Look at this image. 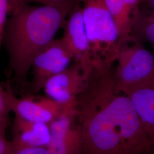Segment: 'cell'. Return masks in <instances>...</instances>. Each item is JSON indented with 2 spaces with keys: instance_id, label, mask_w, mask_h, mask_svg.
<instances>
[{
  "instance_id": "4",
  "label": "cell",
  "mask_w": 154,
  "mask_h": 154,
  "mask_svg": "<svg viewBox=\"0 0 154 154\" xmlns=\"http://www.w3.org/2000/svg\"><path fill=\"white\" fill-rule=\"evenodd\" d=\"M116 63V85L123 93L154 77V54L133 35L119 39Z\"/></svg>"
},
{
  "instance_id": "20",
  "label": "cell",
  "mask_w": 154,
  "mask_h": 154,
  "mask_svg": "<svg viewBox=\"0 0 154 154\" xmlns=\"http://www.w3.org/2000/svg\"><path fill=\"white\" fill-rule=\"evenodd\" d=\"M144 1V0H139V1L140 2V1Z\"/></svg>"
},
{
  "instance_id": "6",
  "label": "cell",
  "mask_w": 154,
  "mask_h": 154,
  "mask_svg": "<svg viewBox=\"0 0 154 154\" xmlns=\"http://www.w3.org/2000/svg\"><path fill=\"white\" fill-rule=\"evenodd\" d=\"M92 66L74 62L46 81L43 88L46 96L62 105L76 100L87 85Z\"/></svg>"
},
{
  "instance_id": "16",
  "label": "cell",
  "mask_w": 154,
  "mask_h": 154,
  "mask_svg": "<svg viewBox=\"0 0 154 154\" xmlns=\"http://www.w3.org/2000/svg\"><path fill=\"white\" fill-rule=\"evenodd\" d=\"M75 0H11V10L17 5L22 4H30L31 2H37L42 5H58L72 2Z\"/></svg>"
},
{
  "instance_id": "1",
  "label": "cell",
  "mask_w": 154,
  "mask_h": 154,
  "mask_svg": "<svg viewBox=\"0 0 154 154\" xmlns=\"http://www.w3.org/2000/svg\"><path fill=\"white\" fill-rule=\"evenodd\" d=\"M113 66L93 65L77 97L79 154H149L152 142L131 100L117 88Z\"/></svg>"
},
{
  "instance_id": "5",
  "label": "cell",
  "mask_w": 154,
  "mask_h": 154,
  "mask_svg": "<svg viewBox=\"0 0 154 154\" xmlns=\"http://www.w3.org/2000/svg\"><path fill=\"white\" fill-rule=\"evenodd\" d=\"M72 61V55L62 40L54 39L33 59L30 68L32 79L24 95H36L49 79L65 70Z\"/></svg>"
},
{
  "instance_id": "10",
  "label": "cell",
  "mask_w": 154,
  "mask_h": 154,
  "mask_svg": "<svg viewBox=\"0 0 154 154\" xmlns=\"http://www.w3.org/2000/svg\"><path fill=\"white\" fill-rule=\"evenodd\" d=\"M124 94L131 100L154 149V77Z\"/></svg>"
},
{
  "instance_id": "3",
  "label": "cell",
  "mask_w": 154,
  "mask_h": 154,
  "mask_svg": "<svg viewBox=\"0 0 154 154\" xmlns=\"http://www.w3.org/2000/svg\"><path fill=\"white\" fill-rule=\"evenodd\" d=\"M78 1L82 3L92 65H114L118 57L120 38L105 0Z\"/></svg>"
},
{
  "instance_id": "17",
  "label": "cell",
  "mask_w": 154,
  "mask_h": 154,
  "mask_svg": "<svg viewBox=\"0 0 154 154\" xmlns=\"http://www.w3.org/2000/svg\"><path fill=\"white\" fill-rule=\"evenodd\" d=\"M12 154H49L47 147H22L14 148Z\"/></svg>"
},
{
  "instance_id": "15",
  "label": "cell",
  "mask_w": 154,
  "mask_h": 154,
  "mask_svg": "<svg viewBox=\"0 0 154 154\" xmlns=\"http://www.w3.org/2000/svg\"><path fill=\"white\" fill-rule=\"evenodd\" d=\"M11 11V0H0V49L2 45L8 16H9Z\"/></svg>"
},
{
  "instance_id": "13",
  "label": "cell",
  "mask_w": 154,
  "mask_h": 154,
  "mask_svg": "<svg viewBox=\"0 0 154 154\" xmlns=\"http://www.w3.org/2000/svg\"><path fill=\"white\" fill-rule=\"evenodd\" d=\"M134 29H138L136 30L138 31L139 35L151 45L154 51V11L143 18L139 16L133 31Z\"/></svg>"
},
{
  "instance_id": "2",
  "label": "cell",
  "mask_w": 154,
  "mask_h": 154,
  "mask_svg": "<svg viewBox=\"0 0 154 154\" xmlns=\"http://www.w3.org/2000/svg\"><path fill=\"white\" fill-rule=\"evenodd\" d=\"M76 2L41 6L22 4L11 10L2 45L9 58L8 74L13 75L21 93L24 95L28 90V74L33 59L63 28Z\"/></svg>"
},
{
  "instance_id": "7",
  "label": "cell",
  "mask_w": 154,
  "mask_h": 154,
  "mask_svg": "<svg viewBox=\"0 0 154 154\" xmlns=\"http://www.w3.org/2000/svg\"><path fill=\"white\" fill-rule=\"evenodd\" d=\"M5 95L11 111L15 116L32 122L49 125L61 114L64 106L47 96L23 95L18 98L8 83Z\"/></svg>"
},
{
  "instance_id": "8",
  "label": "cell",
  "mask_w": 154,
  "mask_h": 154,
  "mask_svg": "<svg viewBox=\"0 0 154 154\" xmlns=\"http://www.w3.org/2000/svg\"><path fill=\"white\" fill-rule=\"evenodd\" d=\"M77 100L64 105L61 114L49 124V154H79L81 138L76 123Z\"/></svg>"
},
{
  "instance_id": "14",
  "label": "cell",
  "mask_w": 154,
  "mask_h": 154,
  "mask_svg": "<svg viewBox=\"0 0 154 154\" xmlns=\"http://www.w3.org/2000/svg\"><path fill=\"white\" fill-rule=\"evenodd\" d=\"M11 112L6 98L5 89L0 85V133L5 134L9 123V114Z\"/></svg>"
},
{
  "instance_id": "19",
  "label": "cell",
  "mask_w": 154,
  "mask_h": 154,
  "mask_svg": "<svg viewBox=\"0 0 154 154\" xmlns=\"http://www.w3.org/2000/svg\"><path fill=\"white\" fill-rule=\"evenodd\" d=\"M149 154H154V149H152V151H151V152H150Z\"/></svg>"
},
{
  "instance_id": "11",
  "label": "cell",
  "mask_w": 154,
  "mask_h": 154,
  "mask_svg": "<svg viewBox=\"0 0 154 154\" xmlns=\"http://www.w3.org/2000/svg\"><path fill=\"white\" fill-rule=\"evenodd\" d=\"M50 139L49 125L27 121L15 116L12 126L11 141L14 148L47 147Z\"/></svg>"
},
{
  "instance_id": "9",
  "label": "cell",
  "mask_w": 154,
  "mask_h": 154,
  "mask_svg": "<svg viewBox=\"0 0 154 154\" xmlns=\"http://www.w3.org/2000/svg\"><path fill=\"white\" fill-rule=\"evenodd\" d=\"M63 28L64 32L61 39L70 53L74 62L93 65L82 8L78 0L67 18Z\"/></svg>"
},
{
  "instance_id": "18",
  "label": "cell",
  "mask_w": 154,
  "mask_h": 154,
  "mask_svg": "<svg viewBox=\"0 0 154 154\" xmlns=\"http://www.w3.org/2000/svg\"><path fill=\"white\" fill-rule=\"evenodd\" d=\"M13 150L11 141L7 140L5 134L0 133V154H12Z\"/></svg>"
},
{
  "instance_id": "12",
  "label": "cell",
  "mask_w": 154,
  "mask_h": 154,
  "mask_svg": "<svg viewBox=\"0 0 154 154\" xmlns=\"http://www.w3.org/2000/svg\"><path fill=\"white\" fill-rule=\"evenodd\" d=\"M105 2L116 23L120 39L132 35L135 23L139 16V0H105Z\"/></svg>"
}]
</instances>
